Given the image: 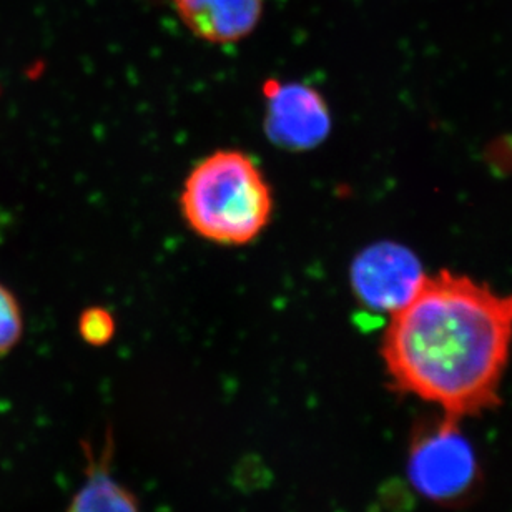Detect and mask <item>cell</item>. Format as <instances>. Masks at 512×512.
Here are the masks:
<instances>
[{"label": "cell", "mask_w": 512, "mask_h": 512, "mask_svg": "<svg viewBox=\"0 0 512 512\" xmlns=\"http://www.w3.org/2000/svg\"><path fill=\"white\" fill-rule=\"evenodd\" d=\"M512 346V293L441 270L389 315L381 358L401 393L461 419L501 403Z\"/></svg>", "instance_id": "1"}, {"label": "cell", "mask_w": 512, "mask_h": 512, "mask_svg": "<svg viewBox=\"0 0 512 512\" xmlns=\"http://www.w3.org/2000/svg\"><path fill=\"white\" fill-rule=\"evenodd\" d=\"M275 198L255 158L217 150L193 165L180 192L188 228L222 247H245L270 225Z\"/></svg>", "instance_id": "2"}, {"label": "cell", "mask_w": 512, "mask_h": 512, "mask_svg": "<svg viewBox=\"0 0 512 512\" xmlns=\"http://www.w3.org/2000/svg\"><path fill=\"white\" fill-rule=\"evenodd\" d=\"M458 423L444 414L418 428L409 444V481L421 496L444 506L466 501L481 479L476 453Z\"/></svg>", "instance_id": "3"}, {"label": "cell", "mask_w": 512, "mask_h": 512, "mask_svg": "<svg viewBox=\"0 0 512 512\" xmlns=\"http://www.w3.org/2000/svg\"><path fill=\"white\" fill-rule=\"evenodd\" d=\"M424 276L423 263L411 248L383 240L371 243L355 256L350 286L363 308L393 315L413 298Z\"/></svg>", "instance_id": "4"}, {"label": "cell", "mask_w": 512, "mask_h": 512, "mask_svg": "<svg viewBox=\"0 0 512 512\" xmlns=\"http://www.w3.org/2000/svg\"><path fill=\"white\" fill-rule=\"evenodd\" d=\"M265 132L276 147L306 152L320 147L331 132L325 97L301 82L265 85Z\"/></svg>", "instance_id": "5"}, {"label": "cell", "mask_w": 512, "mask_h": 512, "mask_svg": "<svg viewBox=\"0 0 512 512\" xmlns=\"http://www.w3.org/2000/svg\"><path fill=\"white\" fill-rule=\"evenodd\" d=\"M183 25L197 39L232 45L247 39L263 17V0H172Z\"/></svg>", "instance_id": "6"}, {"label": "cell", "mask_w": 512, "mask_h": 512, "mask_svg": "<svg viewBox=\"0 0 512 512\" xmlns=\"http://www.w3.org/2000/svg\"><path fill=\"white\" fill-rule=\"evenodd\" d=\"M112 451L90 463L84 486L77 491L67 512H140L137 499L124 484L112 476L109 459Z\"/></svg>", "instance_id": "7"}, {"label": "cell", "mask_w": 512, "mask_h": 512, "mask_svg": "<svg viewBox=\"0 0 512 512\" xmlns=\"http://www.w3.org/2000/svg\"><path fill=\"white\" fill-rule=\"evenodd\" d=\"M24 335V315L19 300L0 283V358L9 355Z\"/></svg>", "instance_id": "8"}, {"label": "cell", "mask_w": 512, "mask_h": 512, "mask_svg": "<svg viewBox=\"0 0 512 512\" xmlns=\"http://www.w3.org/2000/svg\"><path fill=\"white\" fill-rule=\"evenodd\" d=\"M117 325L115 318L107 308L102 306H90L82 311L79 318V335L87 345L100 346L109 345L114 340Z\"/></svg>", "instance_id": "9"}]
</instances>
